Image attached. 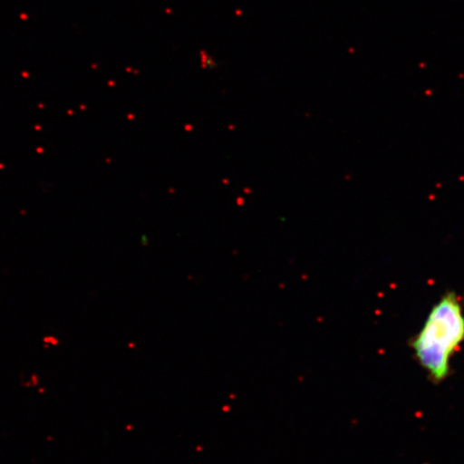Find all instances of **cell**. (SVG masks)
Returning a JSON list of instances; mask_svg holds the SVG:
<instances>
[{
	"mask_svg": "<svg viewBox=\"0 0 464 464\" xmlns=\"http://www.w3.org/2000/svg\"><path fill=\"white\" fill-rule=\"evenodd\" d=\"M463 344V300L455 292L445 293L411 338V353L429 380L440 384L449 379L452 359Z\"/></svg>",
	"mask_w": 464,
	"mask_h": 464,
	"instance_id": "obj_1",
	"label": "cell"
}]
</instances>
